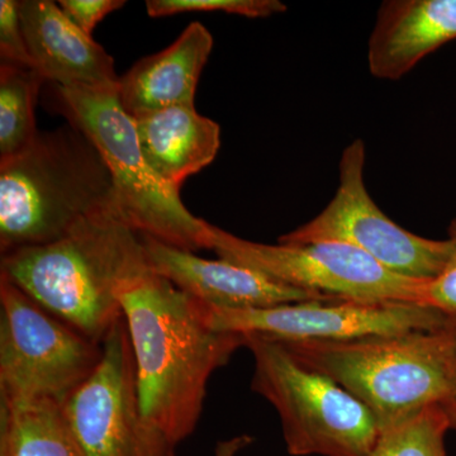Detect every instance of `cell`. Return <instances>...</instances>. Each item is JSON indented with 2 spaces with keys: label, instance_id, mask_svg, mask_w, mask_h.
Instances as JSON below:
<instances>
[{
  "label": "cell",
  "instance_id": "1",
  "mask_svg": "<svg viewBox=\"0 0 456 456\" xmlns=\"http://www.w3.org/2000/svg\"><path fill=\"white\" fill-rule=\"evenodd\" d=\"M137 369L143 416L178 446L196 430L212 374L245 338L213 329L203 303L156 274L146 259L116 289Z\"/></svg>",
  "mask_w": 456,
  "mask_h": 456
},
{
  "label": "cell",
  "instance_id": "2",
  "mask_svg": "<svg viewBox=\"0 0 456 456\" xmlns=\"http://www.w3.org/2000/svg\"><path fill=\"white\" fill-rule=\"evenodd\" d=\"M143 261L141 236L110 208L55 242L2 254L0 277L102 345L123 316L117 287Z\"/></svg>",
  "mask_w": 456,
  "mask_h": 456
},
{
  "label": "cell",
  "instance_id": "3",
  "mask_svg": "<svg viewBox=\"0 0 456 456\" xmlns=\"http://www.w3.org/2000/svg\"><path fill=\"white\" fill-rule=\"evenodd\" d=\"M110 208H117L110 169L70 123L40 132L23 154L0 164L2 254L55 242Z\"/></svg>",
  "mask_w": 456,
  "mask_h": 456
},
{
  "label": "cell",
  "instance_id": "4",
  "mask_svg": "<svg viewBox=\"0 0 456 456\" xmlns=\"http://www.w3.org/2000/svg\"><path fill=\"white\" fill-rule=\"evenodd\" d=\"M440 327L353 340L279 344L305 367L326 375L362 402L382 431L445 401L448 351Z\"/></svg>",
  "mask_w": 456,
  "mask_h": 456
},
{
  "label": "cell",
  "instance_id": "5",
  "mask_svg": "<svg viewBox=\"0 0 456 456\" xmlns=\"http://www.w3.org/2000/svg\"><path fill=\"white\" fill-rule=\"evenodd\" d=\"M117 88L53 84V107L97 147L112 175L117 208L139 235L193 253L211 250L208 222L191 215L179 191L159 178L147 163L136 123L123 110Z\"/></svg>",
  "mask_w": 456,
  "mask_h": 456
},
{
  "label": "cell",
  "instance_id": "6",
  "mask_svg": "<svg viewBox=\"0 0 456 456\" xmlns=\"http://www.w3.org/2000/svg\"><path fill=\"white\" fill-rule=\"evenodd\" d=\"M242 336L254 356L251 389L277 411L290 455L373 456L380 428L362 402L279 342Z\"/></svg>",
  "mask_w": 456,
  "mask_h": 456
},
{
  "label": "cell",
  "instance_id": "7",
  "mask_svg": "<svg viewBox=\"0 0 456 456\" xmlns=\"http://www.w3.org/2000/svg\"><path fill=\"white\" fill-rule=\"evenodd\" d=\"M103 347L0 277V407H61L92 375Z\"/></svg>",
  "mask_w": 456,
  "mask_h": 456
},
{
  "label": "cell",
  "instance_id": "8",
  "mask_svg": "<svg viewBox=\"0 0 456 456\" xmlns=\"http://www.w3.org/2000/svg\"><path fill=\"white\" fill-rule=\"evenodd\" d=\"M211 250L279 283L338 299L425 305L428 281L402 277L358 248L340 242L269 245L208 224ZM428 307V305H426Z\"/></svg>",
  "mask_w": 456,
  "mask_h": 456
},
{
  "label": "cell",
  "instance_id": "9",
  "mask_svg": "<svg viewBox=\"0 0 456 456\" xmlns=\"http://www.w3.org/2000/svg\"><path fill=\"white\" fill-rule=\"evenodd\" d=\"M365 160L367 147L362 139L345 147L335 196L316 217L279 237L278 244L340 242L358 248L402 277L432 281L448 260L449 240L416 235L389 218L369 194Z\"/></svg>",
  "mask_w": 456,
  "mask_h": 456
},
{
  "label": "cell",
  "instance_id": "10",
  "mask_svg": "<svg viewBox=\"0 0 456 456\" xmlns=\"http://www.w3.org/2000/svg\"><path fill=\"white\" fill-rule=\"evenodd\" d=\"M102 347L98 367L61 406L83 455L176 456V445L143 416L125 316Z\"/></svg>",
  "mask_w": 456,
  "mask_h": 456
},
{
  "label": "cell",
  "instance_id": "11",
  "mask_svg": "<svg viewBox=\"0 0 456 456\" xmlns=\"http://www.w3.org/2000/svg\"><path fill=\"white\" fill-rule=\"evenodd\" d=\"M207 311L209 325L217 331L259 335L278 342L353 340L430 331L446 320V314L417 303L349 299L292 303L253 310L207 307Z\"/></svg>",
  "mask_w": 456,
  "mask_h": 456
},
{
  "label": "cell",
  "instance_id": "12",
  "mask_svg": "<svg viewBox=\"0 0 456 456\" xmlns=\"http://www.w3.org/2000/svg\"><path fill=\"white\" fill-rule=\"evenodd\" d=\"M141 241L147 265L156 274L212 310H253L338 299L279 283L231 261L203 259L193 251L174 248L152 237L141 236Z\"/></svg>",
  "mask_w": 456,
  "mask_h": 456
},
{
  "label": "cell",
  "instance_id": "13",
  "mask_svg": "<svg viewBox=\"0 0 456 456\" xmlns=\"http://www.w3.org/2000/svg\"><path fill=\"white\" fill-rule=\"evenodd\" d=\"M20 22L33 68L46 82L68 88H117L112 56L51 0L20 2Z\"/></svg>",
  "mask_w": 456,
  "mask_h": 456
},
{
  "label": "cell",
  "instance_id": "14",
  "mask_svg": "<svg viewBox=\"0 0 456 456\" xmlns=\"http://www.w3.org/2000/svg\"><path fill=\"white\" fill-rule=\"evenodd\" d=\"M454 40L456 0H387L369 37V71L395 82Z\"/></svg>",
  "mask_w": 456,
  "mask_h": 456
},
{
  "label": "cell",
  "instance_id": "15",
  "mask_svg": "<svg viewBox=\"0 0 456 456\" xmlns=\"http://www.w3.org/2000/svg\"><path fill=\"white\" fill-rule=\"evenodd\" d=\"M213 49L211 32L191 23L167 49L143 57L119 77L118 97L132 118L194 106L198 82Z\"/></svg>",
  "mask_w": 456,
  "mask_h": 456
},
{
  "label": "cell",
  "instance_id": "16",
  "mask_svg": "<svg viewBox=\"0 0 456 456\" xmlns=\"http://www.w3.org/2000/svg\"><path fill=\"white\" fill-rule=\"evenodd\" d=\"M134 119L147 163L176 191L208 167L220 150V126L194 106L167 108Z\"/></svg>",
  "mask_w": 456,
  "mask_h": 456
},
{
  "label": "cell",
  "instance_id": "17",
  "mask_svg": "<svg viewBox=\"0 0 456 456\" xmlns=\"http://www.w3.org/2000/svg\"><path fill=\"white\" fill-rule=\"evenodd\" d=\"M0 456H84L61 407H0Z\"/></svg>",
  "mask_w": 456,
  "mask_h": 456
},
{
  "label": "cell",
  "instance_id": "18",
  "mask_svg": "<svg viewBox=\"0 0 456 456\" xmlns=\"http://www.w3.org/2000/svg\"><path fill=\"white\" fill-rule=\"evenodd\" d=\"M45 83L35 69L0 65V164L23 154L37 139L35 110Z\"/></svg>",
  "mask_w": 456,
  "mask_h": 456
},
{
  "label": "cell",
  "instance_id": "19",
  "mask_svg": "<svg viewBox=\"0 0 456 456\" xmlns=\"http://www.w3.org/2000/svg\"><path fill=\"white\" fill-rule=\"evenodd\" d=\"M449 430L452 428L443 407L432 404L380 431L373 456H446Z\"/></svg>",
  "mask_w": 456,
  "mask_h": 456
},
{
  "label": "cell",
  "instance_id": "20",
  "mask_svg": "<svg viewBox=\"0 0 456 456\" xmlns=\"http://www.w3.org/2000/svg\"><path fill=\"white\" fill-rule=\"evenodd\" d=\"M146 11L152 18L187 12H224L248 18H266L284 13L287 5L279 0H147Z\"/></svg>",
  "mask_w": 456,
  "mask_h": 456
},
{
  "label": "cell",
  "instance_id": "21",
  "mask_svg": "<svg viewBox=\"0 0 456 456\" xmlns=\"http://www.w3.org/2000/svg\"><path fill=\"white\" fill-rule=\"evenodd\" d=\"M0 59L2 65L35 69L20 22L18 0L0 2Z\"/></svg>",
  "mask_w": 456,
  "mask_h": 456
},
{
  "label": "cell",
  "instance_id": "22",
  "mask_svg": "<svg viewBox=\"0 0 456 456\" xmlns=\"http://www.w3.org/2000/svg\"><path fill=\"white\" fill-rule=\"evenodd\" d=\"M450 253L445 265L436 278L426 287L425 305L434 310L454 316L456 314V217L448 228Z\"/></svg>",
  "mask_w": 456,
  "mask_h": 456
},
{
  "label": "cell",
  "instance_id": "23",
  "mask_svg": "<svg viewBox=\"0 0 456 456\" xmlns=\"http://www.w3.org/2000/svg\"><path fill=\"white\" fill-rule=\"evenodd\" d=\"M57 4L77 28L92 36L99 22L117 9L125 7L126 2L125 0H60Z\"/></svg>",
  "mask_w": 456,
  "mask_h": 456
},
{
  "label": "cell",
  "instance_id": "24",
  "mask_svg": "<svg viewBox=\"0 0 456 456\" xmlns=\"http://www.w3.org/2000/svg\"><path fill=\"white\" fill-rule=\"evenodd\" d=\"M445 338L448 351L449 388L445 401L441 403L444 412L448 416L450 428L456 430V314L446 316L445 322L440 327Z\"/></svg>",
  "mask_w": 456,
  "mask_h": 456
},
{
  "label": "cell",
  "instance_id": "25",
  "mask_svg": "<svg viewBox=\"0 0 456 456\" xmlns=\"http://www.w3.org/2000/svg\"><path fill=\"white\" fill-rule=\"evenodd\" d=\"M253 443V437L248 435H239L231 439L218 441L216 445L215 456H237L242 450Z\"/></svg>",
  "mask_w": 456,
  "mask_h": 456
}]
</instances>
